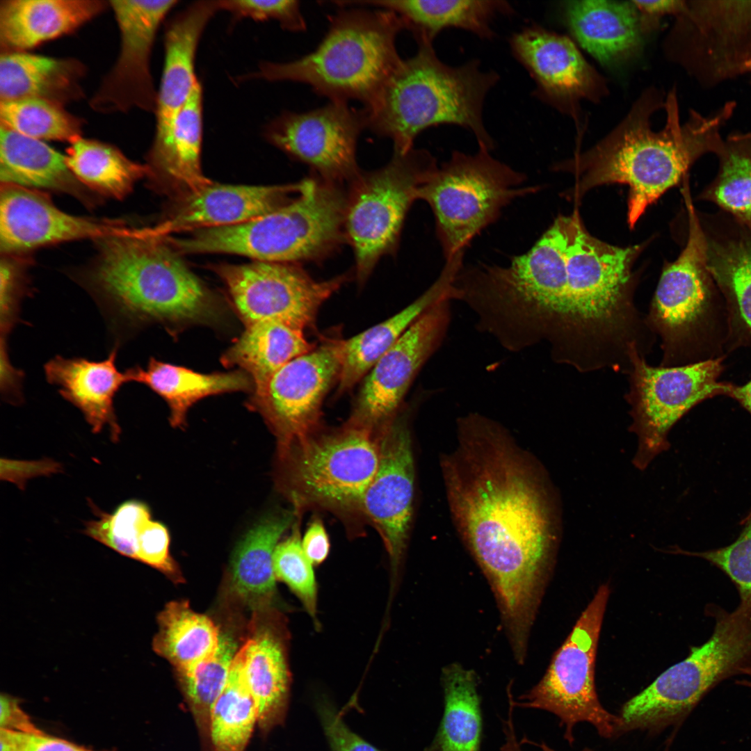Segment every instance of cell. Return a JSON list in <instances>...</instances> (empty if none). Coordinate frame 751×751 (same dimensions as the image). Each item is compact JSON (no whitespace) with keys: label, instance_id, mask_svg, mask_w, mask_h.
Here are the masks:
<instances>
[{"label":"cell","instance_id":"51","mask_svg":"<svg viewBox=\"0 0 751 751\" xmlns=\"http://www.w3.org/2000/svg\"><path fill=\"white\" fill-rule=\"evenodd\" d=\"M169 544L170 537L166 527L151 518L140 530L135 560L161 571L179 582L182 578L169 554Z\"/></svg>","mask_w":751,"mask_h":751},{"label":"cell","instance_id":"20","mask_svg":"<svg viewBox=\"0 0 751 751\" xmlns=\"http://www.w3.org/2000/svg\"><path fill=\"white\" fill-rule=\"evenodd\" d=\"M177 0H114L120 34L117 60L91 101L96 111L155 112L157 92L150 69L152 47L160 25L179 3Z\"/></svg>","mask_w":751,"mask_h":751},{"label":"cell","instance_id":"7","mask_svg":"<svg viewBox=\"0 0 751 751\" xmlns=\"http://www.w3.org/2000/svg\"><path fill=\"white\" fill-rule=\"evenodd\" d=\"M347 193L318 177L302 180L287 204L255 219L169 238L179 254L226 253L254 261L298 264L320 261L346 241Z\"/></svg>","mask_w":751,"mask_h":751},{"label":"cell","instance_id":"9","mask_svg":"<svg viewBox=\"0 0 751 751\" xmlns=\"http://www.w3.org/2000/svg\"><path fill=\"white\" fill-rule=\"evenodd\" d=\"M526 175L479 147L474 154L454 151L418 190L430 207L446 259L464 252L472 239L499 217L512 200L535 193Z\"/></svg>","mask_w":751,"mask_h":751},{"label":"cell","instance_id":"44","mask_svg":"<svg viewBox=\"0 0 751 751\" xmlns=\"http://www.w3.org/2000/svg\"><path fill=\"white\" fill-rule=\"evenodd\" d=\"M235 641L220 635L216 651L184 670L177 672L186 702L197 729L202 751H213L209 737L212 706L227 682L237 652Z\"/></svg>","mask_w":751,"mask_h":751},{"label":"cell","instance_id":"18","mask_svg":"<svg viewBox=\"0 0 751 751\" xmlns=\"http://www.w3.org/2000/svg\"><path fill=\"white\" fill-rule=\"evenodd\" d=\"M366 128L364 108L330 102L306 112L284 111L264 128L266 139L291 158L305 163L322 179L339 184L360 172L356 151Z\"/></svg>","mask_w":751,"mask_h":751},{"label":"cell","instance_id":"24","mask_svg":"<svg viewBox=\"0 0 751 751\" xmlns=\"http://www.w3.org/2000/svg\"><path fill=\"white\" fill-rule=\"evenodd\" d=\"M218 11V1H194L166 25L164 64L154 112L155 135L147 164L155 174L169 161L178 115L199 81L195 70L197 47L206 26Z\"/></svg>","mask_w":751,"mask_h":751},{"label":"cell","instance_id":"19","mask_svg":"<svg viewBox=\"0 0 751 751\" xmlns=\"http://www.w3.org/2000/svg\"><path fill=\"white\" fill-rule=\"evenodd\" d=\"M451 300L426 310L364 377L347 421L379 431L393 419L419 370L441 346L451 319Z\"/></svg>","mask_w":751,"mask_h":751},{"label":"cell","instance_id":"53","mask_svg":"<svg viewBox=\"0 0 751 751\" xmlns=\"http://www.w3.org/2000/svg\"><path fill=\"white\" fill-rule=\"evenodd\" d=\"M3 738L15 751H93L65 739L45 734H29L1 729Z\"/></svg>","mask_w":751,"mask_h":751},{"label":"cell","instance_id":"54","mask_svg":"<svg viewBox=\"0 0 751 751\" xmlns=\"http://www.w3.org/2000/svg\"><path fill=\"white\" fill-rule=\"evenodd\" d=\"M61 465L51 459L22 461L8 458L1 460V479L12 482L24 490L26 481L40 476L60 472Z\"/></svg>","mask_w":751,"mask_h":751},{"label":"cell","instance_id":"35","mask_svg":"<svg viewBox=\"0 0 751 751\" xmlns=\"http://www.w3.org/2000/svg\"><path fill=\"white\" fill-rule=\"evenodd\" d=\"M245 327L221 362L246 373L252 380L253 392L261 390L286 363L316 346L306 339L304 330L278 321H262Z\"/></svg>","mask_w":751,"mask_h":751},{"label":"cell","instance_id":"26","mask_svg":"<svg viewBox=\"0 0 751 751\" xmlns=\"http://www.w3.org/2000/svg\"><path fill=\"white\" fill-rule=\"evenodd\" d=\"M117 352L115 346L102 361L57 355L44 366L48 382L56 386L60 396L83 413L92 431L98 433L107 426L115 442L120 439L121 428L114 398L121 387L129 382L125 372L120 371L115 365Z\"/></svg>","mask_w":751,"mask_h":751},{"label":"cell","instance_id":"47","mask_svg":"<svg viewBox=\"0 0 751 751\" xmlns=\"http://www.w3.org/2000/svg\"><path fill=\"white\" fill-rule=\"evenodd\" d=\"M298 524L292 526L291 535L277 544L273 555L275 577L284 582L303 604L318 629L317 618L318 588L313 565L305 555Z\"/></svg>","mask_w":751,"mask_h":751},{"label":"cell","instance_id":"21","mask_svg":"<svg viewBox=\"0 0 751 751\" xmlns=\"http://www.w3.org/2000/svg\"><path fill=\"white\" fill-rule=\"evenodd\" d=\"M148 227L118 219L93 218L65 212L38 191L1 185L0 250L20 255L42 246L80 239L145 237Z\"/></svg>","mask_w":751,"mask_h":751},{"label":"cell","instance_id":"37","mask_svg":"<svg viewBox=\"0 0 751 751\" xmlns=\"http://www.w3.org/2000/svg\"><path fill=\"white\" fill-rule=\"evenodd\" d=\"M296 512H279L262 519L241 541L232 562V580L242 598L266 603L273 597L274 551L282 535L294 524Z\"/></svg>","mask_w":751,"mask_h":751},{"label":"cell","instance_id":"6","mask_svg":"<svg viewBox=\"0 0 751 751\" xmlns=\"http://www.w3.org/2000/svg\"><path fill=\"white\" fill-rule=\"evenodd\" d=\"M347 7L330 17L312 51L288 62H261L240 79L305 83L330 102L357 100L369 106L403 60L396 39L405 26L391 11Z\"/></svg>","mask_w":751,"mask_h":751},{"label":"cell","instance_id":"8","mask_svg":"<svg viewBox=\"0 0 751 751\" xmlns=\"http://www.w3.org/2000/svg\"><path fill=\"white\" fill-rule=\"evenodd\" d=\"M706 611L715 620L709 638L622 705L620 734H656L680 724L713 686L751 668V604L739 603L732 611L711 605Z\"/></svg>","mask_w":751,"mask_h":751},{"label":"cell","instance_id":"50","mask_svg":"<svg viewBox=\"0 0 751 751\" xmlns=\"http://www.w3.org/2000/svg\"><path fill=\"white\" fill-rule=\"evenodd\" d=\"M19 255H2L0 263L1 342L17 323L22 299L26 294L25 265Z\"/></svg>","mask_w":751,"mask_h":751},{"label":"cell","instance_id":"31","mask_svg":"<svg viewBox=\"0 0 751 751\" xmlns=\"http://www.w3.org/2000/svg\"><path fill=\"white\" fill-rule=\"evenodd\" d=\"M350 6H373L391 11L412 32L417 42L433 43L443 30L455 28L490 40L492 25L500 15H511L513 8L502 0H376L347 1Z\"/></svg>","mask_w":751,"mask_h":751},{"label":"cell","instance_id":"41","mask_svg":"<svg viewBox=\"0 0 751 751\" xmlns=\"http://www.w3.org/2000/svg\"><path fill=\"white\" fill-rule=\"evenodd\" d=\"M67 150V165L77 180L88 190L122 199L150 170L129 160L115 147L94 140L79 138Z\"/></svg>","mask_w":751,"mask_h":751},{"label":"cell","instance_id":"2","mask_svg":"<svg viewBox=\"0 0 751 751\" xmlns=\"http://www.w3.org/2000/svg\"><path fill=\"white\" fill-rule=\"evenodd\" d=\"M736 108L727 101L707 115L691 109L682 122L676 89L665 102L650 89L605 138L557 168L575 175L570 195L576 200L598 186L627 185V221L633 228L649 206L684 181L699 159L718 154L722 128Z\"/></svg>","mask_w":751,"mask_h":751},{"label":"cell","instance_id":"59","mask_svg":"<svg viewBox=\"0 0 751 751\" xmlns=\"http://www.w3.org/2000/svg\"><path fill=\"white\" fill-rule=\"evenodd\" d=\"M744 675L748 676V679L737 681L740 685L749 687L751 688V668L745 670Z\"/></svg>","mask_w":751,"mask_h":751},{"label":"cell","instance_id":"4","mask_svg":"<svg viewBox=\"0 0 751 751\" xmlns=\"http://www.w3.org/2000/svg\"><path fill=\"white\" fill-rule=\"evenodd\" d=\"M83 283L118 339L152 322L207 321L216 312L211 291L164 237H108Z\"/></svg>","mask_w":751,"mask_h":751},{"label":"cell","instance_id":"25","mask_svg":"<svg viewBox=\"0 0 751 751\" xmlns=\"http://www.w3.org/2000/svg\"><path fill=\"white\" fill-rule=\"evenodd\" d=\"M301 188V181L269 186L212 182L178 198L168 217L153 226L154 236L238 225L287 204Z\"/></svg>","mask_w":751,"mask_h":751},{"label":"cell","instance_id":"55","mask_svg":"<svg viewBox=\"0 0 751 751\" xmlns=\"http://www.w3.org/2000/svg\"><path fill=\"white\" fill-rule=\"evenodd\" d=\"M0 704L1 729L29 734L44 733L35 725L31 718L22 709L17 698L2 693Z\"/></svg>","mask_w":751,"mask_h":751},{"label":"cell","instance_id":"39","mask_svg":"<svg viewBox=\"0 0 751 751\" xmlns=\"http://www.w3.org/2000/svg\"><path fill=\"white\" fill-rule=\"evenodd\" d=\"M159 631L153 649L179 672L213 654L220 640L207 616L194 612L184 601H171L157 617Z\"/></svg>","mask_w":751,"mask_h":751},{"label":"cell","instance_id":"16","mask_svg":"<svg viewBox=\"0 0 751 751\" xmlns=\"http://www.w3.org/2000/svg\"><path fill=\"white\" fill-rule=\"evenodd\" d=\"M245 326L274 320L305 330L322 305L350 278L344 273L318 281L298 264L254 261L213 267Z\"/></svg>","mask_w":751,"mask_h":751},{"label":"cell","instance_id":"43","mask_svg":"<svg viewBox=\"0 0 751 751\" xmlns=\"http://www.w3.org/2000/svg\"><path fill=\"white\" fill-rule=\"evenodd\" d=\"M258 723L257 709L247 685L243 659L237 651L222 692L210 715L209 737L213 751H245Z\"/></svg>","mask_w":751,"mask_h":751},{"label":"cell","instance_id":"49","mask_svg":"<svg viewBox=\"0 0 751 751\" xmlns=\"http://www.w3.org/2000/svg\"><path fill=\"white\" fill-rule=\"evenodd\" d=\"M218 3L220 11L229 13L235 22L243 19L275 20L283 29L293 32L304 31L307 28L298 1L220 0Z\"/></svg>","mask_w":751,"mask_h":751},{"label":"cell","instance_id":"23","mask_svg":"<svg viewBox=\"0 0 751 751\" xmlns=\"http://www.w3.org/2000/svg\"><path fill=\"white\" fill-rule=\"evenodd\" d=\"M510 45L535 84L534 95L574 120L581 100L606 95L604 79L569 38L531 24L514 33Z\"/></svg>","mask_w":751,"mask_h":751},{"label":"cell","instance_id":"45","mask_svg":"<svg viewBox=\"0 0 751 751\" xmlns=\"http://www.w3.org/2000/svg\"><path fill=\"white\" fill-rule=\"evenodd\" d=\"M1 127L40 140L72 143L80 136L78 120L60 105L41 99L0 102Z\"/></svg>","mask_w":751,"mask_h":751},{"label":"cell","instance_id":"34","mask_svg":"<svg viewBox=\"0 0 751 751\" xmlns=\"http://www.w3.org/2000/svg\"><path fill=\"white\" fill-rule=\"evenodd\" d=\"M128 382L147 386L168 403L173 426L184 423L188 409L199 400L227 392L253 390L250 377L243 371L202 373L151 357L145 368L125 371Z\"/></svg>","mask_w":751,"mask_h":751},{"label":"cell","instance_id":"1","mask_svg":"<svg viewBox=\"0 0 751 751\" xmlns=\"http://www.w3.org/2000/svg\"><path fill=\"white\" fill-rule=\"evenodd\" d=\"M457 439L441 460L453 519L492 588L507 636L525 640L558 540L550 485L534 458L489 417H460Z\"/></svg>","mask_w":751,"mask_h":751},{"label":"cell","instance_id":"32","mask_svg":"<svg viewBox=\"0 0 751 751\" xmlns=\"http://www.w3.org/2000/svg\"><path fill=\"white\" fill-rule=\"evenodd\" d=\"M99 0H4L0 4V45L4 52L25 51L70 33L102 11Z\"/></svg>","mask_w":751,"mask_h":751},{"label":"cell","instance_id":"15","mask_svg":"<svg viewBox=\"0 0 751 751\" xmlns=\"http://www.w3.org/2000/svg\"><path fill=\"white\" fill-rule=\"evenodd\" d=\"M667 51L702 88L751 74V1L686 0Z\"/></svg>","mask_w":751,"mask_h":751},{"label":"cell","instance_id":"27","mask_svg":"<svg viewBox=\"0 0 751 751\" xmlns=\"http://www.w3.org/2000/svg\"><path fill=\"white\" fill-rule=\"evenodd\" d=\"M286 628L278 615L257 628L239 649L248 688L255 700L258 726L263 734L284 722L288 710L291 672L287 659Z\"/></svg>","mask_w":751,"mask_h":751},{"label":"cell","instance_id":"60","mask_svg":"<svg viewBox=\"0 0 751 751\" xmlns=\"http://www.w3.org/2000/svg\"><path fill=\"white\" fill-rule=\"evenodd\" d=\"M1 739V751H15L11 745L2 737Z\"/></svg>","mask_w":751,"mask_h":751},{"label":"cell","instance_id":"17","mask_svg":"<svg viewBox=\"0 0 751 751\" xmlns=\"http://www.w3.org/2000/svg\"><path fill=\"white\" fill-rule=\"evenodd\" d=\"M344 341L322 337L312 350L281 367L250 397L248 407L261 414L276 436L280 455L318 431L323 401L339 378Z\"/></svg>","mask_w":751,"mask_h":751},{"label":"cell","instance_id":"33","mask_svg":"<svg viewBox=\"0 0 751 751\" xmlns=\"http://www.w3.org/2000/svg\"><path fill=\"white\" fill-rule=\"evenodd\" d=\"M1 185L31 190H49L92 202L90 193L70 170L65 155L43 140L1 127Z\"/></svg>","mask_w":751,"mask_h":751},{"label":"cell","instance_id":"38","mask_svg":"<svg viewBox=\"0 0 751 751\" xmlns=\"http://www.w3.org/2000/svg\"><path fill=\"white\" fill-rule=\"evenodd\" d=\"M444 711L435 737L437 751H480L482 721L476 673L458 663L442 672Z\"/></svg>","mask_w":751,"mask_h":751},{"label":"cell","instance_id":"57","mask_svg":"<svg viewBox=\"0 0 751 751\" xmlns=\"http://www.w3.org/2000/svg\"><path fill=\"white\" fill-rule=\"evenodd\" d=\"M647 29L665 15L677 17L684 9L686 0L632 1Z\"/></svg>","mask_w":751,"mask_h":751},{"label":"cell","instance_id":"11","mask_svg":"<svg viewBox=\"0 0 751 751\" xmlns=\"http://www.w3.org/2000/svg\"><path fill=\"white\" fill-rule=\"evenodd\" d=\"M427 150L394 152L379 169L362 172L350 182L344 216L346 241L355 261L358 285L365 284L378 261L394 255L407 213L419 187L437 168Z\"/></svg>","mask_w":751,"mask_h":751},{"label":"cell","instance_id":"46","mask_svg":"<svg viewBox=\"0 0 751 751\" xmlns=\"http://www.w3.org/2000/svg\"><path fill=\"white\" fill-rule=\"evenodd\" d=\"M89 502L96 518L85 522L83 533L119 554L135 560L140 530L152 518L149 507L139 500L129 499L108 512Z\"/></svg>","mask_w":751,"mask_h":751},{"label":"cell","instance_id":"52","mask_svg":"<svg viewBox=\"0 0 751 751\" xmlns=\"http://www.w3.org/2000/svg\"><path fill=\"white\" fill-rule=\"evenodd\" d=\"M318 713L332 751H380L351 731L339 712L328 702H321ZM424 751H437L433 743Z\"/></svg>","mask_w":751,"mask_h":751},{"label":"cell","instance_id":"56","mask_svg":"<svg viewBox=\"0 0 751 751\" xmlns=\"http://www.w3.org/2000/svg\"><path fill=\"white\" fill-rule=\"evenodd\" d=\"M302 549L313 565L321 564L330 551V541L325 528L318 519L308 526L302 540Z\"/></svg>","mask_w":751,"mask_h":751},{"label":"cell","instance_id":"29","mask_svg":"<svg viewBox=\"0 0 751 751\" xmlns=\"http://www.w3.org/2000/svg\"><path fill=\"white\" fill-rule=\"evenodd\" d=\"M463 252L446 260L434 283L401 311L362 332L344 339L342 365L335 395L352 389L377 361L426 310L444 300H454V282L462 268Z\"/></svg>","mask_w":751,"mask_h":751},{"label":"cell","instance_id":"10","mask_svg":"<svg viewBox=\"0 0 751 751\" xmlns=\"http://www.w3.org/2000/svg\"><path fill=\"white\" fill-rule=\"evenodd\" d=\"M294 508L321 506L362 512L364 492L379 461V432L346 421L332 432L318 431L280 455Z\"/></svg>","mask_w":751,"mask_h":751},{"label":"cell","instance_id":"28","mask_svg":"<svg viewBox=\"0 0 751 751\" xmlns=\"http://www.w3.org/2000/svg\"><path fill=\"white\" fill-rule=\"evenodd\" d=\"M563 14L580 45L604 65H615L636 56L647 30L632 1H567Z\"/></svg>","mask_w":751,"mask_h":751},{"label":"cell","instance_id":"5","mask_svg":"<svg viewBox=\"0 0 751 751\" xmlns=\"http://www.w3.org/2000/svg\"><path fill=\"white\" fill-rule=\"evenodd\" d=\"M417 45V53L401 60L375 99L363 108L366 129L391 139L394 152L405 154L425 129L454 124L471 131L478 147L491 151L494 143L483 111L498 74L483 70L478 60L449 65L438 58L433 44Z\"/></svg>","mask_w":751,"mask_h":751},{"label":"cell","instance_id":"48","mask_svg":"<svg viewBox=\"0 0 751 751\" xmlns=\"http://www.w3.org/2000/svg\"><path fill=\"white\" fill-rule=\"evenodd\" d=\"M742 526L738 538L729 545L701 552H679L701 558L720 570L736 586L739 603L751 604V508Z\"/></svg>","mask_w":751,"mask_h":751},{"label":"cell","instance_id":"13","mask_svg":"<svg viewBox=\"0 0 751 751\" xmlns=\"http://www.w3.org/2000/svg\"><path fill=\"white\" fill-rule=\"evenodd\" d=\"M722 358H711L675 366H654L639 354L632 359L629 389V427L638 437L633 463L645 469L667 451L670 430L690 410L715 396L725 395L728 384L719 380Z\"/></svg>","mask_w":751,"mask_h":751},{"label":"cell","instance_id":"61","mask_svg":"<svg viewBox=\"0 0 751 751\" xmlns=\"http://www.w3.org/2000/svg\"><path fill=\"white\" fill-rule=\"evenodd\" d=\"M518 751H520V750H518Z\"/></svg>","mask_w":751,"mask_h":751},{"label":"cell","instance_id":"58","mask_svg":"<svg viewBox=\"0 0 751 751\" xmlns=\"http://www.w3.org/2000/svg\"><path fill=\"white\" fill-rule=\"evenodd\" d=\"M725 395L738 402L751 414V379L743 385L729 383Z\"/></svg>","mask_w":751,"mask_h":751},{"label":"cell","instance_id":"14","mask_svg":"<svg viewBox=\"0 0 751 751\" xmlns=\"http://www.w3.org/2000/svg\"><path fill=\"white\" fill-rule=\"evenodd\" d=\"M688 234L684 248L664 266L652 299L646 323L660 339V366L689 364L710 307L720 292L709 269L706 241L697 211L685 201Z\"/></svg>","mask_w":751,"mask_h":751},{"label":"cell","instance_id":"36","mask_svg":"<svg viewBox=\"0 0 751 751\" xmlns=\"http://www.w3.org/2000/svg\"><path fill=\"white\" fill-rule=\"evenodd\" d=\"M81 69L72 60L25 51L2 53L0 102L41 99L60 105L78 95Z\"/></svg>","mask_w":751,"mask_h":751},{"label":"cell","instance_id":"12","mask_svg":"<svg viewBox=\"0 0 751 751\" xmlns=\"http://www.w3.org/2000/svg\"><path fill=\"white\" fill-rule=\"evenodd\" d=\"M608 596V586H600L554 655L542 678L517 702L513 699L515 707L544 710L556 716L570 745L574 742L575 725L582 722L591 724L604 738L617 736L619 716L600 703L595 677L597 645Z\"/></svg>","mask_w":751,"mask_h":751},{"label":"cell","instance_id":"22","mask_svg":"<svg viewBox=\"0 0 751 751\" xmlns=\"http://www.w3.org/2000/svg\"><path fill=\"white\" fill-rule=\"evenodd\" d=\"M414 460L406 417L396 416L379 430V461L367 487L362 512L381 536L391 570L398 574L413 511Z\"/></svg>","mask_w":751,"mask_h":751},{"label":"cell","instance_id":"40","mask_svg":"<svg viewBox=\"0 0 751 751\" xmlns=\"http://www.w3.org/2000/svg\"><path fill=\"white\" fill-rule=\"evenodd\" d=\"M202 134L203 90L198 81L178 115L169 161L153 179L164 191L178 198L213 182L202 170Z\"/></svg>","mask_w":751,"mask_h":751},{"label":"cell","instance_id":"3","mask_svg":"<svg viewBox=\"0 0 751 751\" xmlns=\"http://www.w3.org/2000/svg\"><path fill=\"white\" fill-rule=\"evenodd\" d=\"M571 220L556 218L531 249L506 266H464L458 275L460 301L476 316L477 329L510 352L546 342L552 353L563 344Z\"/></svg>","mask_w":751,"mask_h":751},{"label":"cell","instance_id":"30","mask_svg":"<svg viewBox=\"0 0 751 751\" xmlns=\"http://www.w3.org/2000/svg\"><path fill=\"white\" fill-rule=\"evenodd\" d=\"M709 269L734 315L751 334V224L728 214L697 211Z\"/></svg>","mask_w":751,"mask_h":751},{"label":"cell","instance_id":"42","mask_svg":"<svg viewBox=\"0 0 751 751\" xmlns=\"http://www.w3.org/2000/svg\"><path fill=\"white\" fill-rule=\"evenodd\" d=\"M718 168L697 199L713 203L737 221L751 224V131L724 138Z\"/></svg>","mask_w":751,"mask_h":751}]
</instances>
